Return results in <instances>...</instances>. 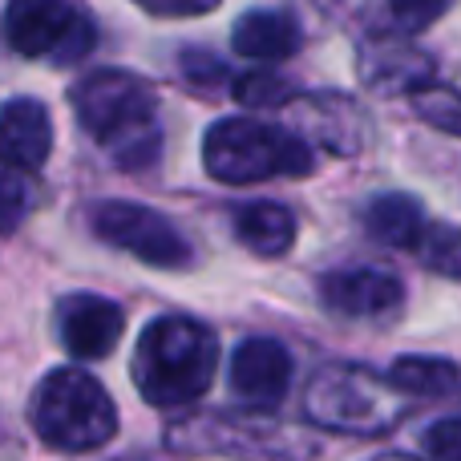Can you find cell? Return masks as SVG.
Wrapping results in <instances>:
<instances>
[{
  "label": "cell",
  "instance_id": "cell-21",
  "mask_svg": "<svg viewBox=\"0 0 461 461\" xmlns=\"http://www.w3.org/2000/svg\"><path fill=\"white\" fill-rule=\"evenodd\" d=\"M230 94H235V102L247 105V110H279V105L295 102V86L271 69H255V73L235 77Z\"/></svg>",
  "mask_w": 461,
  "mask_h": 461
},
{
  "label": "cell",
  "instance_id": "cell-2",
  "mask_svg": "<svg viewBox=\"0 0 461 461\" xmlns=\"http://www.w3.org/2000/svg\"><path fill=\"white\" fill-rule=\"evenodd\" d=\"M219 365V340L191 316H158L134 352V384L154 409H186L207 397Z\"/></svg>",
  "mask_w": 461,
  "mask_h": 461
},
{
  "label": "cell",
  "instance_id": "cell-28",
  "mask_svg": "<svg viewBox=\"0 0 461 461\" xmlns=\"http://www.w3.org/2000/svg\"><path fill=\"white\" fill-rule=\"evenodd\" d=\"M122 461H150V457H122Z\"/></svg>",
  "mask_w": 461,
  "mask_h": 461
},
{
  "label": "cell",
  "instance_id": "cell-24",
  "mask_svg": "<svg viewBox=\"0 0 461 461\" xmlns=\"http://www.w3.org/2000/svg\"><path fill=\"white\" fill-rule=\"evenodd\" d=\"M425 454L433 461H461V417H446V421L429 425Z\"/></svg>",
  "mask_w": 461,
  "mask_h": 461
},
{
  "label": "cell",
  "instance_id": "cell-1",
  "mask_svg": "<svg viewBox=\"0 0 461 461\" xmlns=\"http://www.w3.org/2000/svg\"><path fill=\"white\" fill-rule=\"evenodd\" d=\"M77 122L105 146L122 170H150L162 154L158 97L142 77L122 69H97L73 86Z\"/></svg>",
  "mask_w": 461,
  "mask_h": 461
},
{
  "label": "cell",
  "instance_id": "cell-3",
  "mask_svg": "<svg viewBox=\"0 0 461 461\" xmlns=\"http://www.w3.org/2000/svg\"><path fill=\"white\" fill-rule=\"evenodd\" d=\"M203 167L227 186H251L263 178H303L316 170L312 142L300 130L255 118H223L203 138Z\"/></svg>",
  "mask_w": 461,
  "mask_h": 461
},
{
  "label": "cell",
  "instance_id": "cell-11",
  "mask_svg": "<svg viewBox=\"0 0 461 461\" xmlns=\"http://www.w3.org/2000/svg\"><path fill=\"white\" fill-rule=\"evenodd\" d=\"M57 328H61V344L81 360H102L118 348L122 332H126V312L105 295H65L57 308Z\"/></svg>",
  "mask_w": 461,
  "mask_h": 461
},
{
  "label": "cell",
  "instance_id": "cell-19",
  "mask_svg": "<svg viewBox=\"0 0 461 461\" xmlns=\"http://www.w3.org/2000/svg\"><path fill=\"white\" fill-rule=\"evenodd\" d=\"M409 97H413V113L425 122V126L461 138V94L457 89L438 86V81H425V86L413 89Z\"/></svg>",
  "mask_w": 461,
  "mask_h": 461
},
{
  "label": "cell",
  "instance_id": "cell-25",
  "mask_svg": "<svg viewBox=\"0 0 461 461\" xmlns=\"http://www.w3.org/2000/svg\"><path fill=\"white\" fill-rule=\"evenodd\" d=\"M183 73L194 81V86H219L227 81V65L219 57L203 53V49H186L183 53Z\"/></svg>",
  "mask_w": 461,
  "mask_h": 461
},
{
  "label": "cell",
  "instance_id": "cell-23",
  "mask_svg": "<svg viewBox=\"0 0 461 461\" xmlns=\"http://www.w3.org/2000/svg\"><path fill=\"white\" fill-rule=\"evenodd\" d=\"M29 211V186L13 175V170L0 167V235H8Z\"/></svg>",
  "mask_w": 461,
  "mask_h": 461
},
{
  "label": "cell",
  "instance_id": "cell-22",
  "mask_svg": "<svg viewBox=\"0 0 461 461\" xmlns=\"http://www.w3.org/2000/svg\"><path fill=\"white\" fill-rule=\"evenodd\" d=\"M389 8H393V21L401 24V32H421L446 16L449 0H389Z\"/></svg>",
  "mask_w": 461,
  "mask_h": 461
},
{
  "label": "cell",
  "instance_id": "cell-16",
  "mask_svg": "<svg viewBox=\"0 0 461 461\" xmlns=\"http://www.w3.org/2000/svg\"><path fill=\"white\" fill-rule=\"evenodd\" d=\"M365 227L376 243L397 247V251H417V243L425 235V211L413 194H376L365 207Z\"/></svg>",
  "mask_w": 461,
  "mask_h": 461
},
{
  "label": "cell",
  "instance_id": "cell-18",
  "mask_svg": "<svg viewBox=\"0 0 461 461\" xmlns=\"http://www.w3.org/2000/svg\"><path fill=\"white\" fill-rule=\"evenodd\" d=\"M389 384L405 397H461V368L446 357H397L389 368Z\"/></svg>",
  "mask_w": 461,
  "mask_h": 461
},
{
  "label": "cell",
  "instance_id": "cell-15",
  "mask_svg": "<svg viewBox=\"0 0 461 461\" xmlns=\"http://www.w3.org/2000/svg\"><path fill=\"white\" fill-rule=\"evenodd\" d=\"M230 45H235L239 57H251V61H287L300 49V24L287 13L255 8V13L239 16Z\"/></svg>",
  "mask_w": 461,
  "mask_h": 461
},
{
  "label": "cell",
  "instance_id": "cell-7",
  "mask_svg": "<svg viewBox=\"0 0 461 461\" xmlns=\"http://www.w3.org/2000/svg\"><path fill=\"white\" fill-rule=\"evenodd\" d=\"M5 37L21 57L73 65L94 49V24L69 0H8Z\"/></svg>",
  "mask_w": 461,
  "mask_h": 461
},
{
  "label": "cell",
  "instance_id": "cell-10",
  "mask_svg": "<svg viewBox=\"0 0 461 461\" xmlns=\"http://www.w3.org/2000/svg\"><path fill=\"white\" fill-rule=\"evenodd\" d=\"M292 352L271 336H251L230 357V393L251 409H276L292 389Z\"/></svg>",
  "mask_w": 461,
  "mask_h": 461
},
{
  "label": "cell",
  "instance_id": "cell-20",
  "mask_svg": "<svg viewBox=\"0 0 461 461\" xmlns=\"http://www.w3.org/2000/svg\"><path fill=\"white\" fill-rule=\"evenodd\" d=\"M417 259L429 271L461 284V227L449 223H425V235L417 243Z\"/></svg>",
  "mask_w": 461,
  "mask_h": 461
},
{
  "label": "cell",
  "instance_id": "cell-4",
  "mask_svg": "<svg viewBox=\"0 0 461 461\" xmlns=\"http://www.w3.org/2000/svg\"><path fill=\"white\" fill-rule=\"evenodd\" d=\"M303 417L328 433L381 438L405 417V393L365 365H328L303 384Z\"/></svg>",
  "mask_w": 461,
  "mask_h": 461
},
{
  "label": "cell",
  "instance_id": "cell-17",
  "mask_svg": "<svg viewBox=\"0 0 461 461\" xmlns=\"http://www.w3.org/2000/svg\"><path fill=\"white\" fill-rule=\"evenodd\" d=\"M235 235L243 239L247 251L271 259V255L292 251V243H295V215L284 207V203H271V199L243 203V207L235 211Z\"/></svg>",
  "mask_w": 461,
  "mask_h": 461
},
{
  "label": "cell",
  "instance_id": "cell-6",
  "mask_svg": "<svg viewBox=\"0 0 461 461\" xmlns=\"http://www.w3.org/2000/svg\"><path fill=\"white\" fill-rule=\"evenodd\" d=\"M170 449L178 454H230L243 461H308L316 446L292 438V429L267 421H235V417H194L170 429Z\"/></svg>",
  "mask_w": 461,
  "mask_h": 461
},
{
  "label": "cell",
  "instance_id": "cell-8",
  "mask_svg": "<svg viewBox=\"0 0 461 461\" xmlns=\"http://www.w3.org/2000/svg\"><path fill=\"white\" fill-rule=\"evenodd\" d=\"M89 227H94L97 239H105L118 251H130L134 259L150 263V267L178 271L194 263V251L183 230L154 207H142V203H122V199L97 203L89 211Z\"/></svg>",
  "mask_w": 461,
  "mask_h": 461
},
{
  "label": "cell",
  "instance_id": "cell-27",
  "mask_svg": "<svg viewBox=\"0 0 461 461\" xmlns=\"http://www.w3.org/2000/svg\"><path fill=\"white\" fill-rule=\"evenodd\" d=\"M373 461H417V457H405V454H381V457H373Z\"/></svg>",
  "mask_w": 461,
  "mask_h": 461
},
{
  "label": "cell",
  "instance_id": "cell-14",
  "mask_svg": "<svg viewBox=\"0 0 461 461\" xmlns=\"http://www.w3.org/2000/svg\"><path fill=\"white\" fill-rule=\"evenodd\" d=\"M300 110V130L308 142H320L332 154H357L365 142V118H360L357 102L344 94H320L295 102Z\"/></svg>",
  "mask_w": 461,
  "mask_h": 461
},
{
  "label": "cell",
  "instance_id": "cell-26",
  "mask_svg": "<svg viewBox=\"0 0 461 461\" xmlns=\"http://www.w3.org/2000/svg\"><path fill=\"white\" fill-rule=\"evenodd\" d=\"M134 5L154 16H203L219 8V0H134Z\"/></svg>",
  "mask_w": 461,
  "mask_h": 461
},
{
  "label": "cell",
  "instance_id": "cell-5",
  "mask_svg": "<svg viewBox=\"0 0 461 461\" xmlns=\"http://www.w3.org/2000/svg\"><path fill=\"white\" fill-rule=\"evenodd\" d=\"M32 429L45 446L65 449V454H86L118 433V409L102 389V381H94L81 368H57L37 384Z\"/></svg>",
  "mask_w": 461,
  "mask_h": 461
},
{
  "label": "cell",
  "instance_id": "cell-13",
  "mask_svg": "<svg viewBox=\"0 0 461 461\" xmlns=\"http://www.w3.org/2000/svg\"><path fill=\"white\" fill-rule=\"evenodd\" d=\"M360 77L384 97L413 94L425 81H433V61L409 41H368L360 49Z\"/></svg>",
  "mask_w": 461,
  "mask_h": 461
},
{
  "label": "cell",
  "instance_id": "cell-9",
  "mask_svg": "<svg viewBox=\"0 0 461 461\" xmlns=\"http://www.w3.org/2000/svg\"><path fill=\"white\" fill-rule=\"evenodd\" d=\"M320 303L344 320H389L405 303V284L384 267H344L320 276Z\"/></svg>",
  "mask_w": 461,
  "mask_h": 461
},
{
  "label": "cell",
  "instance_id": "cell-12",
  "mask_svg": "<svg viewBox=\"0 0 461 461\" xmlns=\"http://www.w3.org/2000/svg\"><path fill=\"white\" fill-rule=\"evenodd\" d=\"M53 150V122L37 97H16L0 110V162L13 170H41Z\"/></svg>",
  "mask_w": 461,
  "mask_h": 461
}]
</instances>
